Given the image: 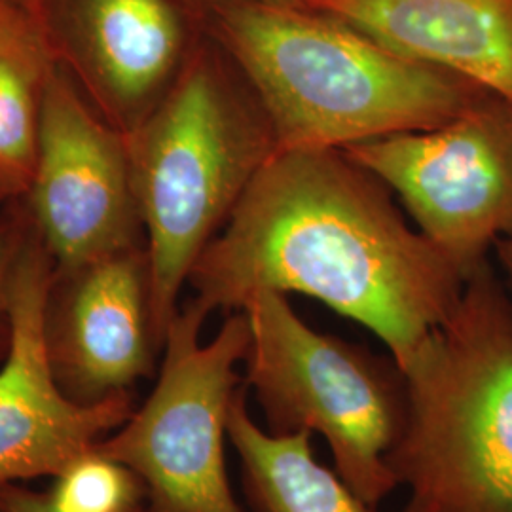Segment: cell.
I'll list each match as a JSON object with an SVG mask.
<instances>
[{
  "instance_id": "6da1fadb",
  "label": "cell",
  "mask_w": 512,
  "mask_h": 512,
  "mask_svg": "<svg viewBox=\"0 0 512 512\" xmlns=\"http://www.w3.org/2000/svg\"><path fill=\"white\" fill-rule=\"evenodd\" d=\"M465 283L342 150H277L188 279L209 315L266 291L310 296L374 332L399 370Z\"/></svg>"
},
{
  "instance_id": "7a4b0ae2",
  "label": "cell",
  "mask_w": 512,
  "mask_h": 512,
  "mask_svg": "<svg viewBox=\"0 0 512 512\" xmlns=\"http://www.w3.org/2000/svg\"><path fill=\"white\" fill-rule=\"evenodd\" d=\"M211 29L268 118L277 150H344L435 128L488 93L300 4L217 0Z\"/></svg>"
},
{
  "instance_id": "3957f363",
  "label": "cell",
  "mask_w": 512,
  "mask_h": 512,
  "mask_svg": "<svg viewBox=\"0 0 512 512\" xmlns=\"http://www.w3.org/2000/svg\"><path fill=\"white\" fill-rule=\"evenodd\" d=\"M126 139L164 348L196 262L277 145L230 59L205 46L188 50L169 90Z\"/></svg>"
},
{
  "instance_id": "277c9868",
  "label": "cell",
  "mask_w": 512,
  "mask_h": 512,
  "mask_svg": "<svg viewBox=\"0 0 512 512\" xmlns=\"http://www.w3.org/2000/svg\"><path fill=\"white\" fill-rule=\"evenodd\" d=\"M401 372L395 512H512V300L488 262Z\"/></svg>"
},
{
  "instance_id": "5b68a950",
  "label": "cell",
  "mask_w": 512,
  "mask_h": 512,
  "mask_svg": "<svg viewBox=\"0 0 512 512\" xmlns=\"http://www.w3.org/2000/svg\"><path fill=\"white\" fill-rule=\"evenodd\" d=\"M241 311L251 330L243 385L255 393L266 431L325 437L336 473L378 507L399 488L387 463L406 418L399 366L311 329L285 294L256 293Z\"/></svg>"
},
{
  "instance_id": "8992f818",
  "label": "cell",
  "mask_w": 512,
  "mask_h": 512,
  "mask_svg": "<svg viewBox=\"0 0 512 512\" xmlns=\"http://www.w3.org/2000/svg\"><path fill=\"white\" fill-rule=\"evenodd\" d=\"M207 317L196 300L177 311L147 401L93 446L137 475L150 512H243L226 471L224 440L251 330L245 313L234 311L205 342Z\"/></svg>"
},
{
  "instance_id": "52a82bcc",
  "label": "cell",
  "mask_w": 512,
  "mask_h": 512,
  "mask_svg": "<svg viewBox=\"0 0 512 512\" xmlns=\"http://www.w3.org/2000/svg\"><path fill=\"white\" fill-rule=\"evenodd\" d=\"M395 194L416 230L469 279L512 238V105L484 93L452 120L342 150Z\"/></svg>"
},
{
  "instance_id": "ba28073f",
  "label": "cell",
  "mask_w": 512,
  "mask_h": 512,
  "mask_svg": "<svg viewBox=\"0 0 512 512\" xmlns=\"http://www.w3.org/2000/svg\"><path fill=\"white\" fill-rule=\"evenodd\" d=\"M23 200L57 274L145 243L126 133L93 109L61 65L48 82Z\"/></svg>"
},
{
  "instance_id": "9c48e42d",
  "label": "cell",
  "mask_w": 512,
  "mask_h": 512,
  "mask_svg": "<svg viewBox=\"0 0 512 512\" xmlns=\"http://www.w3.org/2000/svg\"><path fill=\"white\" fill-rule=\"evenodd\" d=\"M54 277V260L31 226L12 279V334L0 363V490L54 478L135 410L133 395L80 404L57 384L44 334Z\"/></svg>"
},
{
  "instance_id": "30bf717a",
  "label": "cell",
  "mask_w": 512,
  "mask_h": 512,
  "mask_svg": "<svg viewBox=\"0 0 512 512\" xmlns=\"http://www.w3.org/2000/svg\"><path fill=\"white\" fill-rule=\"evenodd\" d=\"M44 334L55 380L80 404L105 403L154 374L162 351L145 243L55 272Z\"/></svg>"
},
{
  "instance_id": "8fae6325",
  "label": "cell",
  "mask_w": 512,
  "mask_h": 512,
  "mask_svg": "<svg viewBox=\"0 0 512 512\" xmlns=\"http://www.w3.org/2000/svg\"><path fill=\"white\" fill-rule=\"evenodd\" d=\"M186 55L171 0H80L76 46L65 59L93 109L126 133L164 97Z\"/></svg>"
},
{
  "instance_id": "7c38bea8",
  "label": "cell",
  "mask_w": 512,
  "mask_h": 512,
  "mask_svg": "<svg viewBox=\"0 0 512 512\" xmlns=\"http://www.w3.org/2000/svg\"><path fill=\"white\" fill-rule=\"evenodd\" d=\"M512 105V0H302Z\"/></svg>"
},
{
  "instance_id": "4fadbf2b",
  "label": "cell",
  "mask_w": 512,
  "mask_h": 512,
  "mask_svg": "<svg viewBox=\"0 0 512 512\" xmlns=\"http://www.w3.org/2000/svg\"><path fill=\"white\" fill-rule=\"evenodd\" d=\"M241 385L228 412L226 433L239 458L241 484L255 512H376L342 476L319 463L311 433L272 435L247 408Z\"/></svg>"
},
{
  "instance_id": "5bb4252c",
  "label": "cell",
  "mask_w": 512,
  "mask_h": 512,
  "mask_svg": "<svg viewBox=\"0 0 512 512\" xmlns=\"http://www.w3.org/2000/svg\"><path fill=\"white\" fill-rule=\"evenodd\" d=\"M57 65L48 35L0 0V188L12 200L29 190L44 97Z\"/></svg>"
},
{
  "instance_id": "9a60e30c",
  "label": "cell",
  "mask_w": 512,
  "mask_h": 512,
  "mask_svg": "<svg viewBox=\"0 0 512 512\" xmlns=\"http://www.w3.org/2000/svg\"><path fill=\"white\" fill-rule=\"evenodd\" d=\"M52 480L44 494L54 512H129L147 501L137 475L95 448L71 461Z\"/></svg>"
},
{
  "instance_id": "2e32d148",
  "label": "cell",
  "mask_w": 512,
  "mask_h": 512,
  "mask_svg": "<svg viewBox=\"0 0 512 512\" xmlns=\"http://www.w3.org/2000/svg\"><path fill=\"white\" fill-rule=\"evenodd\" d=\"M29 230L31 220L27 211L0 213V363L8 351L12 334V279Z\"/></svg>"
},
{
  "instance_id": "e0dca14e",
  "label": "cell",
  "mask_w": 512,
  "mask_h": 512,
  "mask_svg": "<svg viewBox=\"0 0 512 512\" xmlns=\"http://www.w3.org/2000/svg\"><path fill=\"white\" fill-rule=\"evenodd\" d=\"M0 512H54L48 505L44 492L31 490L23 484L6 486L0 490ZM129 512H150L145 505L135 507Z\"/></svg>"
},
{
  "instance_id": "ac0fdd59",
  "label": "cell",
  "mask_w": 512,
  "mask_h": 512,
  "mask_svg": "<svg viewBox=\"0 0 512 512\" xmlns=\"http://www.w3.org/2000/svg\"><path fill=\"white\" fill-rule=\"evenodd\" d=\"M495 255H497V260H499L503 272H505L507 283H509V291L512 294V238L501 239L495 245Z\"/></svg>"
},
{
  "instance_id": "d6986e66",
  "label": "cell",
  "mask_w": 512,
  "mask_h": 512,
  "mask_svg": "<svg viewBox=\"0 0 512 512\" xmlns=\"http://www.w3.org/2000/svg\"><path fill=\"white\" fill-rule=\"evenodd\" d=\"M8 202H12V198H10V196H8V194H6V192L0 188V207H2L4 203Z\"/></svg>"
},
{
  "instance_id": "ffe728a7",
  "label": "cell",
  "mask_w": 512,
  "mask_h": 512,
  "mask_svg": "<svg viewBox=\"0 0 512 512\" xmlns=\"http://www.w3.org/2000/svg\"><path fill=\"white\" fill-rule=\"evenodd\" d=\"M209 2H217V0H209ZM275 2H289V4H300L302 0H275Z\"/></svg>"
}]
</instances>
